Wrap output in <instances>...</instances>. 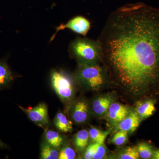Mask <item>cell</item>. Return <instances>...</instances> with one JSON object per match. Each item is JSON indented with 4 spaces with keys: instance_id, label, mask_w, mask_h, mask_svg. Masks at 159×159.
<instances>
[{
    "instance_id": "9c48e42d",
    "label": "cell",
    "mask_w": 159,
    "mask_h": 159,
    "mask_svg": "<svg viewBox=\"0 0 159 159\" xmlns=\"http://www.w3.org/2000/svg\"><path fill=\"white\" fill-rule=\"evenodd\" d=\"M112 102V97L110 95L97 97L94 99L92 104L93 111L98 116H102L107 112Z\"/></svg>"
},
{
    "instance_id": "ac0fdd59",
    "label": "cell",
    "mask_w": 159,
    "mask_h": 159,
    "mask_svg": "<svg viewBox=\"0 0 159 159\" xmlns=\"http://www.w3.org/2000/svg\"><path fill=\"white\" fill-rule=\"evenodd\" d=\"M89 138L94 143H104V140L107 138L109 131H102L96 128H91L89 132Z\"/></svg>"
},
{
    "instance_id": "d4e9b609",
    "label": "cell",
    "mask_w": 159,
    "mask_h": 159,
    "mask_svg": "<svg viewBox=\"0 0 159 159\" xmlns=\"http://www.w3.org/2000/svg\"><path fill=\"white\" fill-rule=\"evenodd\" d=\"M7 147V145L4 143L0 139V148H6Z\"/></svg>"
},
{
    "instance_id": "5b68a950",
    "label": "cell",
    "mask_w": 159,
    "mask_h": 159,
    "mask_svg": "<svg viewBox=\"0 0 159 159\" xmlns=\"http://www.w3.org/2000/svg\"><path fill=\"white\" fill-rule=\"evenodd\" d=\"M90 27V22L86 18L80 16H75L66 24H62L56 28V32L51 38V41L54 39L56 34L61 30L68 29L77 34L85 36L88 33Z\"/></svg>"
},
{
    "instance_id": "8992f818",
    "label": "cell",
    "mask_w": 159,
    "mask_h": 159,
    "mask_svg": "<svg viewBox=\"0 0 159 159\" xmlns=\"http://www.w3.org/2000/svg\"><path fill=\"white\" fill-rule=\"evenodd\" d=\"M32 122L39 125H45L49 122L48 107L46 104L41 103L34 107L25 108L19 106Z\"/></svg>"
},
{
    "instance_id": "7a4b0ae2",
    "label": "cell",
    "mask_w": 159,
    "mask_h": 159,
    "mask_svg": "<svg viewBox=\"0 0 159 159\" xmlns=\"http://www.w3.org/2000/svg\"><path fill=\"white\" fill-rule=\"evenodd\" d=\"M75 78L84 87L95 92L111 84L106 69L99 64H78Z\"/></svg>"
},
{
    "instance_id": "2e32d148",
    "label": "cell",
    "mask_w": 159,
    "mask_h": 159,
    "mask_svg": "<svg viewBox=\"0 0 159 159\" xmlns=\"http://www.w3.org/2000/svg\"><path fill=\"white\" fill-rule=\"evenodd\" d=\"M59 153L56 148L49 145L48 143H44L42 147L41 157L43 159H58Z\"/></svg>"
},
{
    "instance_id": "6da1fadb",
    "label": "cell",
    "mask_w": 159,
    "mask_h": 159,
    "mask_svg": "<svg viewBox=\"0 0 159 159\" xmlns=\"http://www.w3.org/2000/svg\"><path fill=\"white\" fill-rule=\"evenodd\" d=\"M111 84L139 101L159 96V9L143 3L113 11L98 39Z\"/></svg>"
},
{
    "instance_id": "9a60e30c",
    "label": "cell",
    "mask_w": 159,
    "mask_h": 159,
    "mask_svg": "<svg viewBox=\"0 0 159 159\" xmlns=\"http://www.w3.org/2000/svg\"><path fill=\"white\" fill-rule=\"evenodd\" d=\"M45 139L47 143L55 148H59L63 143L62 137L55 131H47L45 133Z\"/></svg>"
},
{
    "instance_id": "3957f363",
    "label": "cell",
    "mask_w": 159,
    "mask_h": 159,
    "mask_svg": "<svg viewBox=\"0 0 159 159\" xmlns=\"http://www.w3.org/2000/svg\"><path fill=\"white\" fill-rule=\"evenodd\" d=\"M69 52L78 64L102 63V48L98 40L77 38L70 44Z\"/></svg>"
},
{
    "instance_id": "7402d4cb",
    "label": "cell",
    "mask_w": 159,
    "mask_h": 159,
    "mask_svg": "<svg viewBox=\"0 0 159 159\" xmlns=\"http://www.w3.org/2000/svg\"><path fill=\"white\" fill-rule=\"evenodd\" d=\"M101 143H94L89 145L87 148L84 155V158L86 159H93V156L94 155L97 147Z\"/></svg>"
},
{
    "instance_id": "44dd1931",
    "label": "cell",
    "mask_w": 159,
    "mask_h": 159,
    "mask_svg": "<svg viewBox=\"0 0 159 159\" xmlns=\"http://www.w3.org/2000/svg\"><path fill=\"white\" fill-rule=\"evenodd\" d=\"M76 157V152L73 148L70 147H64L61 149L59 153L58 159H74Z\"/></svg>"
},
{
    "instance_id": "8fae6325",
    "label": "cell",
    "mask_w": 159,
    "mask_h": 159,
    "mask_svg": "<svg viewBox=\"0 0 159 159\" xmlns=\"http://www.w3.org/2000/svg\"><path fill=\"white\" fill-rule=\"evenodd\" d=\"M141 120L135 112L129 114L125 119L117 125L119 130L125 131L127 132H133L139 127Z\"/></svg>"
},
{
    "instance_id": "e0dca14e",
    "label": "cell",
    "mask_w": 159,
    "mask_h": 159,
    "mask_svg": "<svg viewBox=\"0 0 159 159\" xmlns=\"http://www.w3.org/2000/svg\"><path fill=\"white\" fill-rule=\"evenodd\" d=\"M139 157L143 159H152L153 155V146L147 143H141L137 147Z\"/></svg>"
},
{
    "instance_id": "5bb4252c",
    "label": "cell",
    "mask_w": 159,
    "mask_h": 159,
    "mask_svg": "<svg viewBox=\"0 0 159 159\" xmlns=\"http://www.w3.org/2000/svg\"><path fill=\"white\" fill-rule=\"evenodd\" d=\"M89 139V132L85 129H82L77 132L74 138V143L77 150L82 151L88 145Z\"/></svg>"
},
{
    "instance_id": "ffe728a7",
    "label": "cell",
    "mask_w": 159,
    "mask_h": 159,
    "mask_svg": "<svg viewBox=\"0 0 159 159\" xmlns=\"http://www.w3.org/2000/svg\"><path fill=\"white\" fill-rule=\"evenodd\" d=\"M128 132L125 131L119 130L114 135L111 142L117 146H120L124 144L127 141Z\"/></svg>"
},
{
    "instance_id": "d6986e66",
    "label": "cell",
    "mask_w": 159,
    "mask_h": 159,
    "mask_svg": "<svg viewBox=\"0 0 159 159\" xmlns=\"http://www.w3.org/2000/svg\"><path fill=\"white\" fill-rule=\"evenodd\" d=\"M118 157L121 159H137L140 157L137 147H129L122 151Z\"/></svg>"
},
{
    "instance_id": "cb8c5ba5",
    "label": "cell",
    "mask_w": 159,
    "mask_h": 159,
    "mask_svg": "<svg viewBox=\"0 0 159 159\" xmlns=\"http://www.w3.org/2000/svg\"><path fill=\"white\" fill-rule=\"evenodd\" d=\"M152 159H159V149H154Z\"/></svg>"
},
{
    "instance_id": "603a6c76",
    "label": "cell",
    "mask_w": 159,
    "mask_h": 159,
    "mask_svg": "<svg viewBox=\"0 0 159 159\" xmlns=\"http://www.w3.org/2000/svg\"><path fill=\"white\" fill-rule=\"evenodd\" d=\"M106 154V148L104 143L99 144L97 147L96 152L93 156V159H101L103 158Z\"/></svg>"
},
{
    "instance_id": "ba28073f",
    "label": "cell",
    "mask_w": 159,
    "mask_h": 159,
    "mask_svg": "<svg viewBox=\"0 0 159 159\" xmlns=\"http://www.w3.org/2000/svg\"><path fill=\"white\" fill-rule=\"evenodd\" d=\"M129 111L127 107L118 102H112L107 112L111 123L113 125H117L128 116L129 114Z\"/></svg>"
},
{
    "instance_id": "7c38bea8",
    "label": "cell",
    "mask_w": 159,
    "mask_h": 159,
    "mask_svg": "<svg viewBox=\"0 0 159 159\" xmlns=\"http://www.w3.org/2000/svg\"><path fill=\"white\" fill-rule=\"evenodd\" d=\"M14 79V75L8 64L0 61V91L9 87Z\"/></svg>"
},
{
    "instance_id": "52a82bcc",
    "label": "cell",
    "mask_w": 159,
    "mask_h": 159,
    "mask_svg": "<svg viewBox=\"0 0 159 159\" xmlns=\"http://www.w3.org/2000/svg\"><path fill=\"white\" fill-rule=\"evenodd\" d=\"M157 100L150 98L140 100L137 102L136 112L142 120L151 116L156 111Z\"/></svg>"
},
{
    "instance_id": "4fadbf2b",
    "label": "cell",
    "mask_w": 159,
    "mask_h": 159,
    "mask_svg": "<svg viewBox=\"0 0 159 159\" xmlns=\"http://www.w3.org/2000/svg\"><path fill=\"white\" fill-rule=\"evenodd\" d=\"M54 125L61 132L68 133L73 129L72 122L69 120L64 114L58 112L54 118Z\"/></svg>"
},
{
    "instance_id": "277c9868",
    "label": "cell",
    "mask_w": 159,
    "mask_h": 159,
    "mask_svg": "<svg viewBox=\"0 0 159 159\" xmlns=\"http://www.w3.org/2000/svg\"><path fill=\"white\" fill-rule=\"evenodd\" d=\"M53 89L61 99L70 100L74 94V87L70 77L61 71H53L51 75Z\"/></svg>"
},
{
    "instance_id": "30bf717a",
    "label": "cell",
    "mask_w": 159,
    "mask_h": 159,
    "mask_svg": "<svg viewBox=\"0 0 159 159\" xmlns=\"http://www.w3.org/2000/svg\"><path fill=\"white\" fill-rule=\"evenodd\" d=\"M88 104L84 100H80L76 102L72 112V118L74 122L81 124L84 123L88 119Z\"/></svg>"
}]
</instances>
